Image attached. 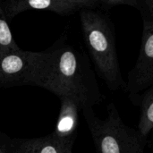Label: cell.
I'll list each match as a JSON object with an SVG mask.
<instances>
[{
    "label": "cell",
    "instance_id": "8992f818",
    "mask_svg": "<svg viewBox=\"0 0 153 153\" xmlns=\"http://www.w3.org/2000/svg\"><path fill=\"white\" fill-rule=\"evenodd\" d=\"M2 8L8 20L28 10H45L68 15L77 10L63 0H4Z\"/></svg>",
    "mask_w": 153,
    "mask_h": 153
},
{
    "label": "cell",
    "instance_id": "52a82bcc",
    "mask_svg": "<svg viewBox=\"0 0 153 153\" xmlns=\"http://www.w3.org/2000/svg\"><path fill=\"white\" fill-rule=\"evenodd\" d=\"M79 106L68 98L61 99V110L53 134L60 141L74 143L78 126Z\"/></svg>",
    "mask_w": 153,
    "mask_h": 153
},
{
    "label": "cell",
    "instance_id": "3957f363",
    "mask_svg": "<svg viewBox=\"0 0 153 153\" xmlns=\"http://www.w3.org/2000/svg\"><path fill=\"white\" fill-rule=\"evenodd\" d=\"M105 119L95 116L92 108H82L98 153H144L146 137L126 126L114 103L107 108Z\"/></svg>",
    "mask_w": 153,
    "mask_h": 153
},
{
    "label": "cell",
    "instance_id": "5b68a950",
    "mask_svg": "<svg viewBox=\"0 0 153 153\" xmlns=\"http://www.w3.org/2000/svg\"><path fill=\"white\" fill-rule=\"evenodd\" d=\"M153 83V21L145 19L140 53L134 69L129 74L126 88L131 92L143 90Z\"/></svg>",
    "mask_w": 153,
    "mask_h": 153
},
{
    "label": "cell",
    "instance_id": "4fadbf2b",
    "mask_svg": "<svg viewBox=\"0 0 153 153\" xmlns=\"http://www.w3.org/2000/svg\"><path fill=\"white\" fill-rule=\"evenodd\" d=\"M145 4H146V7L148 8L150 13L152 14V16L153 17V0H143Z\"/></svg>",
    "mask_w": 153,
    "mask_h": 153
},
{
    "label": "cell",
    "instance_id": "6da1fadb",
    "mask_svg": "<svg viewBox=\"0 0 153 153\" xmlns=\"http://www.w3.org/2000/svg\"><path fill=\"white\" fill-rule=\"evenodd\" d=\"M44 54L36 86L74 100L82 109L103 100L93 74L70 44L57 41Z\"/></svg>",
    "mask_w": 153,
    "mask_h": 153
},
{
    "label": "cell",
    "instance_id": "8fae6325",
    "mask_svg": "<svg viewBox=\"0 0 153 153\" xmlns=\"http://www.w3.org/2000/svg\"><path fill=\"white\" fill-rule=\"evenodd\" d=\"M63 1L74 6L77 11L82 9L93 10L95 7L99 5L98 0H63Z\"/></svg>",
    "mask_w": 153,
    "mask_h": 153
},
{
    "label": "cell",
    "instance_id": "2e32d148",
    "mask_svg": "<svg viewBox=\"0 0 153 153\" xmlns=\"http://www.w3.org/2000/svg\"><path fill=\"white\" fill-rule=\"evenodd\" d=\"M1 3H2V0H0V4H1Z\"/></svg>",
    "mask_w": 153,
    "mask_h": 153
},
{
    "label": "cell",
    "instance_id": "7a4b0ae2",
    "mask_svg": "<svg viewBox=\"0 0 153 153\" xmlns=\"http://www.w3.org/2000/svg\"><path fill=\"white\" fill-rule=\"evenodd\" d=\"M80 19L86 46L99 74L110 90L126 88L110 23L100 13L90 9L80 10Z\"/></svg>",
    "mask_w": 153,
    "mask_h": 153
},
{
    "label": "cell",
    "instance_id": "9a60e30c",
    "mask_svg": "<svg viewBox=\"0 0 153 153\" xmlns=\"http://www.w3.org/2000/svg\"><path fill=\"white\" fill-rule=\"evenodd\" d=\"M67 153H72V149H71V150H69V151L67 152Z\"/></svg>",
    "mask_w": 153,
    "mask_h": 153
},
{
    "label": "cell",
    "instance_id": "30bf717a",
    "mask_svg": "<svg viewBox=\"0 0 153 153\" xmlns=\"http://www.w3.org/2000/svg\"><path fill=\"white\" fill-rule=\"evenodd\" d=\"M20 48L16 44L13 33L8 24V19L6 18L4 10L2 8V3L0 4V55L7 52L18 50Z\"/></svg>",
    "mask_w": 153,
    "mask_h": 153
},
{
    "label": "cell",
    "instance_id": "ba28073f",
    "mask_svg": "<svg viewBox=\"0 0 153 153\" xmlns=\"http://www.w3.org/2000/svg\"><path fill=\"white\" fill-rule=\"evenodd\" d=\"M72 147V143H64L52 134L22 143L15 153H67Z\"/></svg>",
    "mask_w": 153,
    "mask_h": 153
},
{
    "label": "cell",
    "instance_id": "5bb4252c",
    "mask_svg": "<svg viewBox=\"0 0 153 153\" xmlns=\"http://www.w3.org/2000/svg\"><path fill=\"white\" fill-rule=\"evenodd\" d=\"M0 153H6V152H5V151L4 150L3 146L1 145V143H0Z\"/></svg>",
    "mask_w": 153,
    "mask_h": 153
},
{
    "label": "cell",
    "instance_id": "277c9868",
    "mask_svg": "<svg viewBox=\"0 0 153 153\" xmlns=\"http://www.w3.org/2000/svg\"><path fill=\"white\" fill-rule=\"evenodd\" d=\"M44 51L18 49L0 55V87L36 85L44 59Z\"/></svg>",
    "mask_w": 153,
    "mask_h": 153
},
{
    "label": "cell",
    "instance_id": "9c48e42d",
    "mask_svg": "<svg viewBox=\"0 0 153 153\" xmlns=\"http://www.w3.org/2000/svg\"><path fill=\"white\" fill-rule=\"evenodd\" d=\"M153 129V87L143 96L141 107V115L138 124V131L142 135H147Z\"/></svg>",
    "mask_w": 153,
    "mask_h": 153
},
{
    "label": "cell",
    "instance_id": "7c38bea8",
    "mask_svg": "<svg viewBox=\"0 0 153 153\" xmlns=\"http://www.w3.org/2000/svg\"><path fill=\"white\" fill-rule=\"evenodd\" d=\"M99 4H103L108 7H113L117 5H129L138 7L139 0H98Z\"/></svg>",
    "mask_w": 153,
    "mask_h": 153
}]
</instances>
